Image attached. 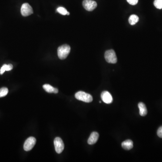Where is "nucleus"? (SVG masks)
Listing matches in <instances>:
<instances>
[{
  "label": "nucleus",
  "mask_w": 162,
  "mask_h": 162,
  "mask_svg": "<svg viewBox=\"0 0 162 162\" xmlns=\"http://www.w3.org/2000/svg\"><path fill=\"white\" fill-rule=\"evenodd\" d=\"M70 46L68 45H63L60 46L58 49V56L60 60H64L66 59L70 52Z\"/></svg>",
  "instance_id": "1"
},
{
  "label": "nucleus",
  "mask_w": 162,
  "mask_h": 162,
  "mask_svg": "<svg viewBox=\"0 0 162 162\" xmlns=\"http://www.w3.org/2000/svg\"><path fill=\"white\" fill-rule=\"evenodd\" d=\"M75 97L77 100L85 102L90 103L93 100L92 96L90 94L82 91H79L75 94Z\"/></svg>",
  "instance_id": "2"
},
{
  "label": "nucleus",
  "mask_w": 162,
  "mask_h": 162,
  "mask_svg": "<svg viewBox=\"0 0 162 162\" xmlns=\"http://www.w3.org/2000/svg\"><path fill=\"white\" fill-rule=\"evenodd\" d=\"M104 57L108 63L115 64L117 62L116 55L113 50H108L105 52Z\"/></svg>",
  "instance_id": "3"
},
{
  "label": "nucleus",
  "mask_w": 162,
  "mask_h": 162,
  "mask_svg": "<svg viewBox=\"0 0 162 162\" xmlns=\"http://www.w3.org/2000/svg\"><path fill=\"white\" fill-rule=\"evenodd\" d=\"M36 143V139L34 137H30L27 139L23 145V149L25 151H30L34 148Z\"/></svg>",
  "instance_id": "4"
},
{
  "label": "nucleus",
  "mask_w": 162,
  "mask_h": 162,
  "mask_svg": "<svg viewBox=\"0 0 162 162\" xmlns=\"http://www.w3.org/2000/svg\"><path fill=\"white\" fill-rule=\"evenodd\" d=\"M82 5L87 11H91L95 9L97 7V3L92 0H84L82 2Z\"/></svg>",
  "instance_id": "5"
},
{
  "label": "nucleus",
  "mask_w": 162,
  "mask_h": 162,
  "mask_svg": "<svg viewBox=\"0 0 162 162\" xmlns=\"http://www.w3.org/2000/svg\"><path fill=\"white\" fill-rule=\"evenodd\" d=\"M54 145H55V150L58 154L62 153L65 148V145L62 139L60 138L57 137L54 140Z\"/></svg>",
  "instance_id": "6"
},
{
  "label": "nucleus",
  "mask_w": 162,
  "mask_h": 162,
  "mask_svg": "<svg viewBox=\"0 0 162 162\" xmlns=\"http://www.w3.org/2000/svg\"><path fill=\"white\" fill-rule=\"evenodd\" d=\"M21 13L23 16H27L33 13L32 7L28 3H24L21 8Z\"/></svg>",
  "instance_id": "7"
},
{
  "label": "nucleus",
  "mask_w": 162,
  "mask_h": 162,
  "mask_svg": "<svg viewBox=\"0 0 162 162\" xmlns=\"http://www.w3.org/2000/svg\"><path fill=\"white\" fill-rule=\"evenodd\" d=\"M101 98L102 100L105 103H111L113 102V97L111 93L108 91H104L101 94Z\"/></svg>",
  "instance_id": "8"
},
{
  "label": "nucleus",
  "mask_w": 162,
  "mask_h": 162,
  "mask_svg": "<svg viewBox=\"0 0 162 162\" xmlns=\"http://www.w3.org/2000/svg\"><path fill=\"white\" fill-rule=\"evenodd\" d=\"M99 135L97 132H94L91 133L88 140V144L89 145H93L95 144L98 140Z\"/></svg>",
  "instance_id": "9"
},
{
  "label": "nucleus",
  "mask_w": 162,
  "mask_h": 162,
  "mask_svg": "<svg viewBox=\"0 0 162 162\" xmlns=\"http://www.w3.org/2000/svg\"><path fill=\"white\" fill-rule=\"evenodd\" d=\"M122 146L125 150H131L133 147V143L131 140H126L122 143Z\"/></svg>",
  "instance_id": "10"
},
{
  "label": "nucleus",
  "mask_w": 162,
  "mask_h": 162,
  "mask_svg": "<svg viewBox=\"0 0 162 162\" xmlns=\"http://www.w3.org/2000/svg\"><path fill=\"white\" fill-rule=\"evenodd\" d=\"M43 88H44L45 90L48 93H55V94L58 93V89L54 88L49 84H45L43 86Z\"/></svg>",
  "instance_id": "11"
},
{
  "label": "nucleus",
  "mask_w": 162,
  "mask_h": 162,
  "mask_svg": "<svg viewBox=\"0 0 162 162\" xmlns=\"http://www.w3.org/2000/svg\"><path fill=\"white\" fill-rule=\"evenodd\" d=\"M138 107L140 111V115L141 116H145L147 115V109L145 104L143 103L140 102L138 104Z\"/></svg>",
  "instance_id": "12"
},
{
  "label": "nucleus",
  "mask_w": 162,
  "mask_h": 162,
  "mask_svg": "<svg viewBox=\"0 0 162 162\" xmlns=\"http://www.w3.org/2000/svg\"><path fill=\"white\" fill-rule=\"evenodd\" d=\"M13 66L11 64H9V65L5 64L1 67V69H0V74L2 75L5 71H10L13 69Z\"/></svg>",
  "instance_id": "13"
},
{
  "label": "nucleus",
  "mask_w": 162,
  "mask_h": 162,
  "mask_svg": "<svg viewBox=\"0 0 162 162\" xmlns=\"http://www.w3.org/2000/svg\"><path fill=\"white\" fill-rule=\"evenodd\" d=\"M138 21H139V17L135 14L131 15L129 18V22L132 25H135L138 22Z\"/></svg>",
  "instance_id": "14"
},
{
  "label": "nucleus",
  "mask_w": 162,
  "mask_h": 162,
  "mask_svg": "<svg viewBox=\"0 0 162 162\" xmlns=\"http://www.w3.org/2000/svg\"><path fill=\"white\" fill-rule=\"evenodd\" d=\"M8 93V89L6 87H2L0 89V98L4 97L7 95Z\"/></svg>",
  "instance_id": "15"
},
{
  "label": "nucleus",
  "mask_w": 162,
  "mask_h": 162,
  "mask_svg": "<svg viewBox=\"0 0 162 162\" xmlns=\"http://www.w3.org/2000/svg\"><path fill=\"white\" fill-rule=\"evenodd\" d=\"M56 10L57 12L64 15H67V13L68 12V11L66 10V9L63 7H58L57 9Z\"/></svg>",
  "instance_id": "16"
},
{
  "label": "nucleus",
  "mask_w": 162,
  "mask_h": 162,
  "mask_svg": "<svg viewBox=\"0 0 162 162\" xmlns=\"http://www.w3.org/2000/svg\"><path fill=\"white\" fill-rule=\"evenodd\" d=\"M154 5L159 9H162V0H155L154 2Z\"/></svg>",
  "instance_id": "17"
},
{
  "label": "nucleus",
  "mask_w": 162,
  "mask_h": 162,
  "mask_svg": "<svg viewBox=\"0 0 162 162\" xmlns=\"http://www.w3.org/2000/svg\"><path fill=\"white\" fill-rule=\"evenodd\" d=\"M128 3L131 5H136L138 2V0H127Z\"/></svg>",
  "instance_id": "18"
},
{
  "label": "nucleus",
  "mask_w": 162,
  "mask_h": 162,
  "mask_svg": "<svg viewBox=\"0 0 162 162\" xmlns=\"http://www.w3.org/2000/svg\"><path fill=\"white\" fill-rule=\"evenodd\" d=\"M157 135L158 137L160 138H162V126L159 127L157 131Z\"/></svg>",
  "instance_id": "19"
}]
</instances>
